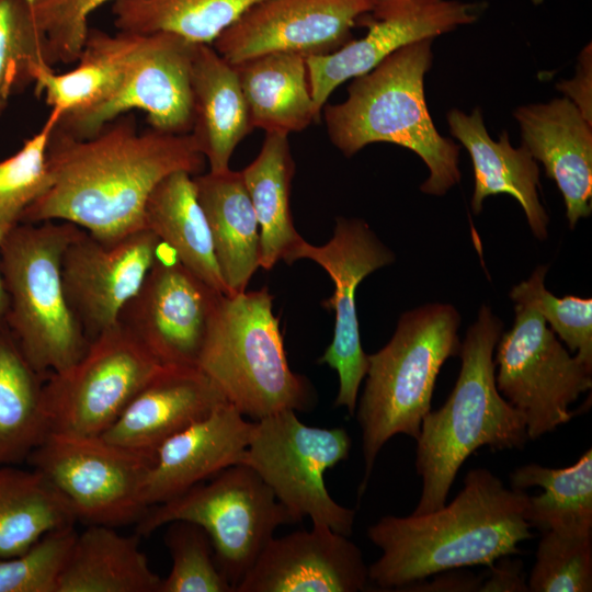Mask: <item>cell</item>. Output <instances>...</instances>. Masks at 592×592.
<instances>
[{"label":"cell","mask_w":592,"mask_h":592,"mask_svg":"<svg viewBox=\"0 0 592 592\" xmlns=\"http://www.w3.org/2000/svg\"><path fill=\"white\" fill-rule=\"evenodd\" d=\"M542 533L528 591L591 592L592 536Z\"/></svg>","instance_id":"cell-38"},{"label":"cell","mask_w":592,"mask_h":592,"mask_svg":"<svg viewBox=\"0 0 592 592\" xmlns=\"http://www.w3.org/2000/svg\"><path fill=\"white\" fill-rule=\"evenodd\" d=\"M160 250L139 291L123 308L118 325L163 366L197 367L224 294L184 266L170 249Z\"/></svg>","instance_id":"cell-14"},{"label":"cell","mask_w":592,"mask_h":592,"mask_svg":"<svg viewBox=\"0 0 592 592\" xmlns=\"http://www.w3.org/2000/svg\"><path fill=\"white\" fill-rule=\"evenodd\" d=\"M263 0H117L112 13L119 32H171L209 44L246 11Z\"/></svg>","instance_id":"cell-34"},{"label":"cell","mask_w":592,"mask_h":592,"mask_svg":"<svg viewBox=\"0 0 592 592\" xmlns=\"http://www.w3.org/2000/svg\"><path fill=\"white\" fill-rule=\"evenodd\" d=\"M75 522L67 500L39 471L0 466V558L15 556Z\"/></svg>","instance_id":"cell-33"},{"label":"cell","mask_w":592,"mask_h":592,"mask_svg":"<svg viewBox=\"0 0 592 592\" xmlns=\"http://www.w3.org/2000/svg\"><path fill=\"white\" fill-rule=\"evenodd\" d=\"M442 573L444 574L435 578L431 583L422 580V584L415 582L406 588H419L414 591H479L483 580L468 572L456 571V569L443 571Z\"/></svg>","instance_id":"cell-43"},{"label":"cell","mask_w":592,"mask_h":592,"mask_svg":"<svg viewBox=\"0 0 592 592\" xmlns=\"http://www.w3.org/2000/svg\"><path fill=\"white\" fill-rule=\"evenodd\" d=\"M432 39L410 43L354 78L346 100L328 105L323 115L331 143L346 157L377 141L406 147L429 168L421 191L442 195L460 180L459 147L437 133L425 104Z\"/></svg>","instance_id":"cell-4"},{"label":"cell","mask_w":592,"mask_h":592,"mask_svg":"<svg viewBox=\"0 0 592 592\" xmlns=\"http://www.w3.org/2000/svg\"><path fill=\"white\" fill-rule=\"evenodd\" d=\"M351 445L343 428L309 426L295 410L284 409L253 421L239 464L263 479L296 522L308 516L314 525L349 537L355 511L330 497L323 476L349 457Z\"/></svg>","instance_id":"cell-10"},{"label":"cell","mask_w":592,"mask_h":592,"mask_svg":"<svg viewBox=\"0 0 592 592\" xmlns=\"http://www.w3.org/2000/svg\"><path fill=\"white\" fill-rule=\"evenodd\" d=\"M512 488L540 487L544 492L530 497L524 519L540 532L592 536V449L573 465L548 468L527 464L510 474Z\"/></svg>","instance_id":"cell-32"},{"label":"cell","mask_w":592,"mask_h":592,"mask_svg":"<svg viewBox=\"0 0 592 592\" xmlns=\"http://www.w3.org/2000/svg\"><path fill=\"white\" fill-rule=\"evenodd\" d=\"M546 272L547 266L543 265L535 285L536 306L551 331L592 367V299L572 295L556 297L545 288Z\"/></svg>","instance_id":"cell-41"},{"label":"cell","mask_w":592,"mask_h":592,"mask_svg":"<svg viewBox=\"0 0 592 592\" xmlns=\"http://www.w3.org/2000/svg\"><path fill=\"white\" fill-rule=\"evenodd\" d=\"M60 115L50 111L41 130L24 141L22 148L0 161V228H11L47 187V143Z\"/></svg>","instance_id":"cell-37"},{"label":"cell","mask_w":592,"mask_h":592,"mask_svg":"<svg viewBox=\"0 0 592 592\" xmlns=\"http://www.w3.org/2000/svg\"><path fill=\"white\" fill-rule=\"evenodd\" d=\"M503 323L482 305L460 345V372L445 403L429 411L417 441L421 496L412 514L446 503L464 462L477 449H522L528 441L523 415L500 394L493 352Z\"/></svg>","instance_id":"cell-3"},{"label":"cell","mask_w":592,"mask_h":592,"mask_svg":"<svg viewBox=\"0 0 592 592\" xmlns=\"http://www.w3.org/2000/svg\"><path fill=\"white\" fill-rule=\"evenodd\" d=\"M164 544L172 567L159 592H234L220 572L212 540L205 530L189 521L168 523Z\"/></svg>","instance_id":"cell-36"},{"label":"cell","mask_w":592,"mask_h":592,"mask_svg":"<svg viewBox=\"0 0 592 592\" xmlns=\"http://www.w3.org/2000/svg\"><path fill=\"white\" fill-rule=\"evenodd\" d=\"M197 368L253 421L284 409L307 411L314 403L308 380L288 365L266 287L221 297Z\"/></svg>","instance_id":"cell-7"},{"label":"cell","mask_w":592,"mask_h":592,"mask_svg":"<svg viewBox=\"0 0 592 592\" xmlns=\"http://www.w3.org/2000/svg\"><path fill=\"white\" fill-rule=\"evenodd\" d=\"M447 119L452 134L467 148L473 160L474 213L481 210L487 196L509 194L522 206L534 236L544 240L548 217L538 200L539 171L528 149L525 146L513 148L506 133L499 141H493L478 109L470 115L453 110Z\"/></svg>","instance_id":"cell-24"},{"label":"cell","mask_w":592,"mask_h":592,"mask_svg":"<svg viewBox=\"0 0 592 592\" xmlns=\"http://www.w3.org/2000/svg\"><path fill=\"white\" fill-rule=\"evenodd\" d=\"M509 556L498 559L491 568L490 577L481 582L479 591L525 592L528 585L522 572L521 560H512Z\"/></svg>","instance_id":"cell-42"},{"label":"cell","mask_w":592,"mask_h":592,"mask_svg":"<svg viewBox=\"0 0 592 592\" xmlns=\"http://www.w3.org/2000/svg\"><path fill=\"white\" fill-rule=\"evenodd\" d=\"M153 457L102 435L50 431L26 462L64 496L77 521L117 527L147 512L141 490Z\"/></svg>","instance_id":"cell-11"},{"label":"cell","mask_w":592,"mask_h":592,"mask_svg":"<svg viewBox=\"0 0 592 592\" xmlns=\"http://www.w3.org/2000/svg\"><path fill=\"white\" fill-rule=\"evenodd\" d=\"M46 375L27 361L0 322V466L26 462L50 432L44 400Z\"/></svg>","instance_id":"cell-30"},{"label":"cell","mask_w":592,"mask_h":592,"mask_svg":"<svg viewBox=\"0 0 592 592\" xmlns=\"http://www.w3.org/2000/svg\"><path fill=\"white\" fill-rule=\"evenodd\" d=\"M225 401L197 367L164 366L101 435L112 443L155 455L168 439Z\"/></svg>","instance_id":"cell-21"},{"label":"cell","mask_w":592,"mask_h":592,"mask_svg":"<svg viewBox=\"0 0 592 592\" xmlns=\"http://www.w3.org/2000/svg\"><path fill=\"white\" fill-rule=\"evenodd\" d=\"M299 259L318 263L334 284L332 296L322 303L335 312L334 334L318 363L338 373L334 406L345 407L354 415L358 388L368 367V356L361 344L355 292L368 274L394 262V254L364 221L338 218L333 236L326 244L312 246L303 239L289 264Z\"/></svg>","instance_id":"cell-15"},{"label":"cell","mask_w":592,"mask_h":592,"mask_svg":"<svg viewBox=\"0 0 592 592\" xmlns=\"http://www.w3.org/2000/svg\"><path fill=\"white\" fill-rule=\"evenodd\" d=\"M527 502L524 490L506 488L486 468L471 469L449 504L424 514L383 516L367 528L382 550L368 567V580L380 590H402L443 571L490 568L519 554V544L532 537L524 519Z\"/></svg>","instance_id":"cell-2"},{"label":"cell","mask_w":592,"mask_h":592,"mask_svg":"<svg viewBox=\"0 0 592 592\" xmlns=\"http://www.w3.org/2000/svg\"><path fill=\"white\" fill-rule=\"evenodd\" d=\"M109 1L33 0L34 15L45 37L46 60L50 68L79 59L89 33V15Z\"/></svg>","instance_id":"cell-40"},{"label":"cell","mask_w":592,"mask_h":592,"mask_svg":"<svg viewBox=\"0 0 592 592\" xmlns=\"http://www.w3.org/2000/svg\"><path fill=\"white\" fill-rule=\"evenodd\" d=\"M193 181L227 296L241 294L260 266L259 225L241 172L208 171Z\"/></svg>","instance_id":"cell-25"},{"label":"cell","mask_w":592,"mask_h":592,"mask_svg":"<svg viewBox=\"0 0 592 592\" xmlns=\"http://www.w3.org/2000/svg\"><path fill=\"white\" fill-rule=\"evenodd\" d=\"M241 172L260 234V266L272 270L276 263L289 264L304 239L294 227L289 196L295 162L288 136L266 134L257 158Z\"/></svg>","instance_id":"cell-29"},{"label":"cell","mask_w":592,"mask_h":592,"mask_svg":"<svg viewBox=\"0 0 592 592\" xmlns=\"http://www.w3.org/2000/svg\"><path fill=\"white\" fill-rule=\"evenodd\" d=\"M542 266L512 288L514 323L501 334L493 358L498 390L523 415L528 440L569 422L570 405L592 387V367L569 354L536 306Z\"/></svg>","instance_id":"cell-8"},{"label":"cell","mask_w":592,"mask_h":592,"mask_svg":"<svg viewBox=\"0 0 592 592\" xmlns=\"http://www.w3.org/2000/svg\"><path fill=\"white\" fill-rule=\"evenodd\" d=\"M376 0H263L212 43L228 62L291 52L305 57L331 54L352 41L351 30Z\"/></svg>","instance_id":"cell-17"},{"label":"cell","mask_w":592,"mask_h":592,"mask_svg":"<svg viewBox=\"0 0 592 592\" xmlns=\"http://www.w3.org/2000/svg\"><path fill=\"white\" fill-rule=\"evenodd\" d=\"M139 538L89 525L77 534L56 592H159L162 578L151 569Z\"/></svg>","instance_id":"cell-27"},{"label":"cell","mask_w":592,"mask_h":592,"mask_svg":"<svg viewBox=\"0 0 592 592\" xmlns=\"http://www.w3.org/2000/svg\"><path fill=\"white\" fill-rule=\"evenodd\" d=\"M77 534L75 525L58 528L24 551L0 558V592H56Z\"/></svg>","instance_id":"cell-39"},{"label":"cell","mask_w":592,"mask_h":592,"mask_svg":"<svg viewBox=\"0 0 592 592\" xmlns=\"http://www.w3.org/2000/svg\"><path fill=\"white\" fill-rule=\"evenodd\" d=\"M163 367L121 325L106 330L76 363L47 375L44 400L50 431L103 434Z\"/></svg>","instance_id":"cell-12"},{"label":"cell","mask_w":592,"mask_h":592,"mask_svg":"<svg viewBox=\"0 0 592 592\" xmlns=\"http://www.w3.org/2000/svg\"><path fill=\"white\" fill-rule=\"evenodd\" d=\"M33 2V0H31Z\"/></svg>","instance_id":"cell-45"},{"label":"cell","mask_w":592,"mask_h":592,"mask_svg":"<svg viewBox=\"0 0 592 592\" xmlns=\"http://www.w3.org/2000/svg\"><path fill=\"white\" fill-rule=\"evenodd\" d=\"M139 39L140 34L118 31L110 35L89 29L78 65L73 69L56 73L53 68L43 66L36 70V95H44L52 111L60 116L95 105L114 87Z\"/></svg>","instance_id":"cell-31"},{"label":"cell","mask_w":592,"mask_h":592,"mask_svg":"<svg viewBox=\"0 0 592 592\" xmlns=\"http://www.w3.org/2000/svg\"><path fill=\"white\" fill-rule=\"evenodd\" d=\"M148 509L136 534L148 536L172 521H189L208 534L217 566L234 589L277 527L296 523L272 489L249 466L236 464L181 494Z\"/></svg>","instance_id":"cell-9"},{"label":"cell","mask_w":592,"mask_h":592,"mask_svg":"<svg viewBox=\"0 0 592 592\" xmlns=\"http://www.w3.org/2000/svg\"><path fill=\"white\" fill-rule=\"evenodd\" d=\"M475 20L473 7L445 0H376L357 22L366 35L323 56L306 57L310 94L317 116L334 91L349 79L375 68L397 49L433 38Z\"/></svg>","instance_id":"cell-18"},{"label":"cell","mask_w":592,"mask_h":592,"mask_svg":"<svg viewBox=\"0 0 592 592\" xmlns=\"http://www.w3.org/2000/svg\"><path fill=\"white\" fill-rule=\"evenodd\" d=\"M195 43L171 32L140 34L138 45L111 91L95 105L60 116L56 127L88 138L116 117L139 110L151 128L172 134L192 129L191 59Z\"/></svg>","instance_id":"cell-13"},{"label":"cell","mask_w":592,"mask_h":592,"mask_svg":"<svg viewBox=\"0 0 592 592\" xmlns=\"http://www.w3.org/2000/svg\"><path fill=\"white\" fill-rule=\"evenodd\" d=\"M58 221L18 223L0 242L4 322L27 361L46 376L71 366L89 345L61 278L64 252L82 228Z\"/></svg>","instance_id":"cell-6"},{"label":"cell","mask_w":592,"mask_h":592,"mask_svg":"<svg viewBox=\"0 0 592 592\" xmlns=\"http://www.w3.org/2000/svg\"><path fill=\"white\" fill-rule=\"evenodd\" d=\"M243 417L225 401L162 443L144 480L145 506L163 503L239 464L253 428Z\"/></svg>","instance_id":"cell-20"},{"label":"cell","mask_w":592,"mask_h":592,"mask_svg":"<svg viewBox=\"0 0 592 592\" xmlns=\"http://www.w3.org/2000/svg\"><path fill=\"white\" fill-rule=\"evenodd\" d=\"M144 226L184 266L216 291L228 295L192 174L178 171L159 182L146 203Z\"/></svg>","instance_id":"cell-28"},{"label":"cell","mask_w":592,"mask_h":592,"mask_svg":"<svg viewBox=\"0 0 592 592\" xmlns=\"http://www.w3.org/2000/svg\"><path fill=\"white\" fill-rule=\"evenodd\" d=\"M9 229L0 228V242H1L2 238H3V236L5 235V232ZM7 308H8V298H7V294H5V291H4V287H3V284H2L1 274H0V322L4 321V317H5V314H7Z\"/></svg>","instance_id":"cell-44"},{"label":"cell","mask_w":592,"mask_h":592,"mask_svg":"<svg viewBox=\"0 0 592 592\" xmlns=\"http://www.w3.org/2000/svg\"><path fill=\"white\" fill-rule=\"evenodd\" d=\"M368 567L348 536L327 525L272 537L235 592H357Z\"/></svg>","instance_id":"cell-19"},{"label":"cell","mask_w":592,"mask_h":592,"mask_svg":"<svg viewBox=\"0 0 592 592\" xmlns=\"http://www.w3.org/2000/svg\"><path fill=\"white\" fill-rule=\"evenodd\" d=\"M48 185L19 223L62 220L94 238L114 241L145 229L153 189L173 172L200 174L205 158L191 135L149 128L121 115L88 138L56 126L46 149Z\"/></svg>","instance_id":"cell-1"},{"label":"cell","mask_w":592,"mask_h":592,"mask_svg":"<svg viewBox=\"0 0 592 592\" xmlns=\"http://www.w3.org/2000/svg\"><path fill=\"white\" fill-rule=\"evenodd\" d=\"M43 66H48L45 37L32 1L0 0V115L12 95L34 83Z\"/></svg>","instance_id":"cell-35"},{"label":"cell","mask_w":592,"mask_h":592,"mask_svg":"<svg viewBox=\"0 0 592 592\" xmlns=\"http://www.w3.org/2000/svg\"><path fill=\"white\" fill-rule=\"evenodd\" d=\"M459 325L460 316L452 305L429 304L402 314L390 341L367 355L366 383L356 411L365 463L360 496L378 453L394 435L418 439L441 367L459 354Z\"/></svg>","instance_id":"cell-5"},{"label":"cell","mask_w":592,"mask_h":592,"mask_svg":"<svg viewBox=\"0 0 592 592\" xmlns=\"http://www.w3.org/2000/svg\"><path fill=\"white\" fill-rule=\"evenodd\" d=\"M161 244L148 229L114 241L99 240L81 229L68 244L61 260L64 291L89 342L118 325L123 308L139 291Z\"/></svg>","instance_id":"cell-16"},{"label":"cell","mask_w":592,"mask_h":592,"mask_svg":"<svg viewBox=\"0 0 592 592\" xmlns=\"http://www.w3.org/2000/svg\"><path fill=\"white\" fill-rule=\"evenodd\" d=\"M234 66L252 128L288 136L319 119L310 94L305 56L274 52Z\"/></svg>","instance_id":"cell-26"},{"label":"cell","mask_w":592,"mask_h":592,"mask_svg":"<svg viewBox=\"0 0 592 592\" xmlns=\"http://www.w3.org/2000/svg\"><path fill=\"white\" fill-rule=\"evenodd\" d=\"M515 116L524 145L562 193L570 228L591 214V123L570 100L521 107Z\"/></svg>","instance_id":"cell-22"},{"label":"cell","mask_w":592,"mask_h":592,"mask_svg":"<svg viewBox=\"0 0 592 592\" xmlns=\"http://www.w3.org/2000/svg\"><path fill=\"white\" fill-rule=\"evenodd\" d=\"M191 92L190 133L209 171H226L234 150L253 128L235 66L209 44L193 46Z\"/></svg>","instance_id":"cell-23"}]
</instances>
